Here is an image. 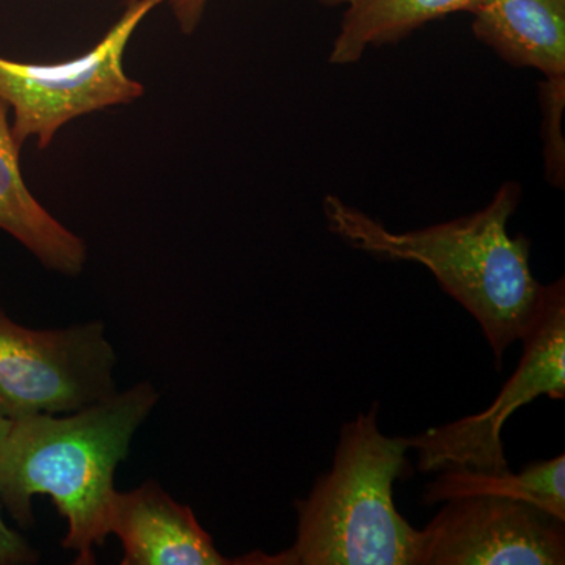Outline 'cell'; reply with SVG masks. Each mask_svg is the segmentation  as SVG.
Instances as JSON below:
<instances>
[{"label": "cell", "instance_id": "9c48e42d", "mask_svg": "<svg viewBox=\"0 0 565 565\" xmlns=\"http://www.w3.org/2000/svg\"><path fill=\"white\" fill-rule=\"evenodd\" d=\"M9 110L0 102V230L24 245L47 269L76 277L87 262V245L44 210L25 185L21 147L11 134Z\"/></svg>", "mask_w": 565, "mask_h": 565}, {"label": "cell", "instance_id": "7c38bea8", "mask_svg": "<svg viewBox=\"0 0 565 565\" xmlns=\"http://www.w3.org/2000/svg\"><path fill=\"white\" fill-rule=\"evenodd\" d=\"M468 494H497L515 498L537 505L565 522V456L527 465L522 473L504 471H475L463 468L440 471L426 487L424 504L441 503Z\"/></svg>", "mask_w": 565, "mask_h": 565}, {"label": "cell", "instance_id": "2e32d148", "mask_svg": "<svg viewBox=\"0 0 565 565\" xmlns=\"http://www.w3.org/2000/svg\"><path fill=\"white\" fill-rule=\"evenodd\" d=\"M10 424L11 422H9V419L0 416V445H2L3 438H6L7 433H9Z\"/></svg>", "mask_w": 565, "mask_h": 565}, {"label": "cell", "instance_id": "3957f363", "mask_svg": "<svg viewBox=\"0 0 565 565\" xmlns=\"http://www.w3.org/2000/svg\"><path fill=\"white\" fill-rule=\"evenodd\" d=\"M379 407L341 427L333 465L297 500V535L277 555L253 552L233 565H419L422 531L394 504L393 487L407 470L405 437H386Z\"/></svg>", "mask_w": 565, "mask_h": 565}, {"label": "cell", "instance_id": "6da1fadb", "mask_svg": "<svg viewBox=\"0 0 565 565\" xmlns=\"http://www.w3.org/2000/svg\"><path fill=\"white\" fill-rule=\"evenodd\" d=\"M520 200L519 182L505 181L475 214L401 233L340 196L327 195L322 211L330 232L352 248L429 269L441 289L473 316L500 367L508 348L533 326L545 294L531 269L530 241L509 234Z\"/></svg>", "mask_w": 565, "mask_h": 565}, {"label": "cell", "instance_id": "5bb4252c", "mask_svg": "<svg viewBox=\"0 0 565 565\" xmlns=\"http://www.w3.org/2000/svg\"><path fill=\"white\" fill-rule=\"evenodd\" d=\"M40 561V555L17 531L11 530L2 516L0 504V565H31Z\"/></svg>", "mask_w": 565, "mask_h": 565}, {"label": "cell", "instance_id": "ba28073f", "mask_svg": "<svg viewBox=\"0 0 565 565\" xmlns=\"http://www.w3.org/2000/svg\"><path fill=\"white\" fill-rule=\"evenodd\" d=\"M110 534L122 545L121 565H233L218 553L189 505L158 481L115 494Z\"/></svg>", "mask_w": 565, "mask_h": 565}, {"label": "cell", "instance_id": "4fadbf2b", "mask_svg": "<svg viewBox=\"0 0 565 565\" xmlns=\"http://www.w3.org/2000/svg\"><path fill=\"white\" fill-rule=\"evenodd\" d=\"M541 98L542 137H544V158L546 180L555 188H564L565 143L561 122L565 107V76L544 77L539 84Z\"/></svg>", "mask_w": 565, "mask_h": 565}, {"label": "cell", "instance_id": "7a4b0ae2", "mask_svg": "<svg viewBox=\"0 0 565 565\" xmlns=\"http://www.w3.org/2000/svg\"><path fill=\"white\" fill-rule=\"evenodd\" d=\"M158 401L156 386L139 382L74 414L11 422L0 445L2 509L28 530L33 498L46 494L68 525L63 548L76 553V565L95 564L110 535L115 475Z\"/></svg>", "mask_w": 565, "mask_h": 565}, {"label": "cell", "instance_id": "5b68a950", "mask_svg": "<svg viewBox=\"0 0 565 565\" xmlns=\"http://www.w3.org/2000/svg\"><path fill=\"white\" fill-rule=\"evenodd\" d=\"M117 352L102 321L33 330L0 308V416L65 415L118 393Z\"/></svg>", "mask_w": 565, "mask_h": 565}, {"label": "cell", "instance_id": "52a82bcc", "mask_svg": "<svg viewBox=\"0 0 565 565\" xmlns=\"http://www.w3.org/2000/svg\"><path fill=\"white\" fill-rule=\"evenodd\" d=\"M422 530L419 565H563L565 522L497 494L445 501Z\"/></svg>", "mask_w": 565, "mask_h": 565}, {"label": "cell", "instance_id": "8fae6325", "mask_svg": "<svg viewBox=\"0 0 565 565\" xmlns=\"http://www.w3.org/2000/svg\"><path fill=\"white\" fill-rule=\"evenodd\" d=\"M481 0H318L344 7L340 32L329 61L348 66L362 61L370 47L396 44L429 22L455 13H473Z\"/></svg>", "mask_w": 565, "mask_h": 565}, {"label": "cell", "instance_id": "277c9868", "mask_svg": "<svg viewBox=\"0 0 565 565\" xmlns=\"http://www.w3.org/2000/svg\"><path fill=\"white\" fill-rule=\"evenodd\" d=\"M169 0H134L90 51L61 63H24L0 57V102L13 110L11 134L22 147L36 140L46 150L63 126L84 115L141 98L143 85L122 66L134 33Z\"/></svg>", "mask_w": 565, "mask_h": 565}, {"label": "cell", "instance_id": "8992f818", "mask_svg": "<svg viewBox=\"0 0 565 565\" xmlns=\"http://www.w3.org/2000/svg\"><path fill=\"white\" fill-rule=\"evenodd\" d=\"M523 355L515 373L497 399L481 414L405 437L408 449L418 455L416 468L433 471L509 470L501 430L523 405L541 396H565V282L545 286L544 302L533 326L522 338Z\"/></svg>", "mask_w": 565, "mask_h": 565}, {"label": "cell", "instance_id": "30bf717a", "mask_svg": "<svg viewBox=\"0 0 565 565\" xmlns=\"http://www.w3.org/2000/svg\"><path fill=\"white\" fill-rule=\"evenodd\" d=\"M476 39L516 68L565 76V0H481Z\"/></svg>", "mask_w": 565, "mask_h": 565}, {"label": "cell", "instance_id": "9a60e30c", "mask_svg": "<svg viewBox=\"0 0 565 565\" xmlns=\"http://www.w3.org/2000/svg\"><path fill=\"white\" fill-rule=\"evenodd\" d=\"M129 2H134V0H129ZM169 2L181 31L192 33L202 21L210 0H169Z\"/></svg>", "mask_w": 565, "mask_h": 565}]
</instances>
